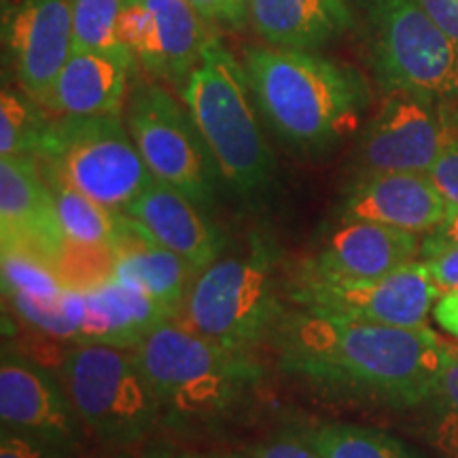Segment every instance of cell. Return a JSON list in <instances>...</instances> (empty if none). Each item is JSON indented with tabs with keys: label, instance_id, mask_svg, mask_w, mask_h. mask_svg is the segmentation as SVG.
Masks as SVG:
<instances>
[{
	"label": "cell",
	"instance_id": "cell-1",
	"mask_svg": "<svg viewBox=\"0 0 458 458\" xmlns=\"http://www.w3.org/2000/svg\"><path fill=\"white\" fill-rule=\"evenodd\" d=\"M278 368L323 397L405 410L431 401L448 342L428 327H391L284 310L270 342Z\"/></svg>",
	"mask_w": 458,
	"mask_h": 458
},
{
	"label": "cell",
	"instance_id": "cell-2",
	"mask_svg": "<svg viewBox=\"0 0 458 458\" xmlns=\"http://www.w3.org/2000/svg\"><path fill=\"white\" fill-rule=\"evenodd\" d=\"M246 79L257 111L297 153L329 151L351 136L369 106V89L354 68L303 49L246 45Z\"/></svg>",
	"mask_w": 458,
	"mask_h": 458
},
{
	"label": "cell",
	"instance_id": "cell-3",
	"mask_svg": "<svg viewBox=\"0 0 458 458\" xmlns=\"http://www.w3.org/2000/svg\"><path fill=\"white\" fill-rule=\"evenodd\" d=\"M162 408V425L199 431L221 425L266 377L255 352L232 351L164 320L134 348Z\"/></svg>",
	"mask_w": 458,
	"mask_h": 458
},
{
	"label": "cell",
	"instance_id": "cell-4",
	"mask_svg": "<svg viewBox=\"0 0 458 458\" xmlns=\"http://www.w3.org/2000/svg\"><path fill=\"white\" fill-rule=\"evenodd\" d=\"M221 181L244 199L272 185L276 159L259 123L242 62L213 37L181 89Z\"/></svg>",
	"mask_w": 458,
	"mask_h": 458
},
{
	"label": "cell",
	"instance_id": "cell-5",
	"mask_svg": "<svg viewBox=\"0 0 458 458\" xmlns=\"http://www.w3.org/2000/svg\"><path fill=\"white\" fill-rule=\"evenodd\" d=\"M274 266L270 240L253 236L249 250L221 255L196 274L172 320L219 346L255 352L284 314Z\"/></svg>",
	"mask_w": 458,
	"mask_h": 458
},
{
	"label": "cell",
	"instance_id": "cell-6",
	"mask_svg": "<svg viewBox=\"0 0 458 458\" xmlns=\"http://www.w3.org/2000/svg\"><path fill=\"white\" fill-rule=\"evenodd\" d=\"M57 376L85 428L102 444L134 445L162 425V408L134 348L72 344Z\"/></svg>",
	"mask_w": 458,
	"mask_h": 458
},
{
	"label": "cell",
	"instance_id": "cell-7",
	"mask_svg": "<svg viewBox=\"0 0 458 458\" xmlns=\"http://www.w3.org/2000/svg\"><path fill=\"white\" fill-rule=\"evenodd\" d=\"M37 159L41 168L114 213H125L153 181L122 113L54 114Z\"/></svg>",
	"mask_w": 458,
	"mask_h": 458
},
{
	"label": "cell",
	"instance_id": "cell-8",
	"mask_svg": "<svg viewBox=\"0 0 458 458\" xmlns=\"http://www.w3.org/2000/svg\"><path fill=\"white\" fill-rule=\"evenodd\" d=\"M371 28V57L385 89L458 100V43L416 0H359Z\"/></svg>",
	"mask_w": 458,
	"mask_h": 458
},
{
	"label": "cell",
	"instance_id": "cell-9",
	"mask_svg": "<svg viewBox=\"0 0 458 458\" xmlns=\"http://www.w3.org/2000/svg\"><path fill=\"white\" fill-rule=\"evenodd\" d=\"M125 123L151 174L210 210L221 176L185 102L159 81H136Z\"/></svg>",
	"mask_w": 458,
	"mask_h": 458
},
{
	"label": "cell",
	"instance_id": "cell-10",
	"mask_svg": "<svg viewBox=\"0 0 458 458\" xmlns=\"http://www.w3.org/2000/svg\"><path fill=\"white\" fill-rule=\"evenodd\" d=\"M284 295L300 310L320 317L391 325V327H427L428 314L433 312L435 301L442 297L420 259L377 278H291Z\"/></svg>",
	"mask_w": 458,
	"mask_h": 458
},
{
	"label": "cell",
	"instance_id": "cell-11",
	"mask_svg": "<svg viewBox=\"0 0 458 458\" xmlns=\"http://www.w3.org/2000/svg\"><path fill=\"white\" fill-rule=\"evenodd\" d=\"M452 102L386 89L357 147V179L385 172H431L452 134Z\"/></svg>",
	"mask_w": 458,
	"mask_h": 458
},
{
	"label": "cell",
	"instance_id": "cell-12",
	"mask_svg": "<svg viewBox=\"0 0 458 458\" xmlns=\"http://www.w3.org/2000/svg\"><path fill=\"white\" fill-rule=\"evenodd\" d=\"M208 21L189 0H123L119 37L159 83L185 88L210 38Z\"/></svg>",
	"mask_w": 458,
	"mask_h": 458
},
{
	"label": "cell",
	"instance_id": "cell-13",
	"mask_svg": "<svg viewBox=\"0 0 458 458\" xmlns=\"http://www.w3.org/2000/svg\"><path fill=\"white\" fill-rule=\"evenodd\" d=\"M72 3L15 0L3 4L4 60L20 89L45 108L72 55Z\"/></svg>",
	"mask_w": 458,
	"mask_h": 458
},
{
	"label": "cell",
	"instance_id": "cell-14",
	"mask_svg": "<svg viewBox=\"0 0 458 458\" xmlns=\"http://www.w3.org/2000/svg\"><path fill=\"white\" fill-rule=\"evenodd\" d=\"M0 420L4 431L30 435L68 452L83 442L85 425L60 376L15 352H3L0 363Z\"/></svg>",
	"mask_w": 458,
	"mask_h": 458
},
{
	"label": "cell",
	"instance_id": "cell-15",
	"mask_svg": "<svg viewBox=\"0 0 458 458\" xmlns=\"http://www.w3.org/2000/svg\"><path fill=\"white\" fill-rule=\"evenodd\" d=\"M422 240L371 221L340 219L320 240L314 253L301 261L293 278L303 280H365L386 276L420 259Z\"/></svg>",
	"mask_w": 458,
	"mask_h": 458
},
{
	"label": "cell",
	"instance_id": "cell-16",
	"mask_svg": "<svg viewBox=\"0 0 458 458\" xmlns=\"http://www.w3.org/2000/svg\"><path fill=\"white\" fill-rule=\"evenodd\" d=\"M450 206L427 172H385L354 179L337 219L371 221L428 236L448 219Z\"/></svg>",
	"mask_w": 458,
	"mask_h": 458
},
{
	"label": "cell",
	"instance_id": "cell-17",
	"mask_svg": "<svg viewBox=\"0 0 458 458\" xmlns=\"http://www.w3.org/2000/svg\"><path fill=\"white\" fill-rule=\"evenodd\" d=\"M3 249H30L51 259L64 242L54 196L37 157H0Z\"/></svg>",
	"mask_w": 458,
	"mask_h": 458
},
{
	"label": "cell",
	"instance_id": "cell-18",
	"mask_svg": "<svg viewBox=\"0 0 458 458\" xmlns=\"http://www.w3.org/2000/svg\"><path fill=\"white\" fill-rule=\"evenodd\" d=\"M125 215L139 221L159 244L181 255L196 272L219 259L225 250V236L206 219V210L156 176L125 208Z\"/></svg>",
	"mask_w": 458,
	"mask_h": 458
},
{
	"label": "cell",
	"instance_id": "cell-19",
	"mask_svg": "<svg viewBox=\"0 0 458 458\" xmlns=\"http://www.w3.org/2000/svg\"><path fill=\"white\" fill-rule=\"evenodd\" d=\"M134 54L128 47L111 51H72L64 71L57 77L47 111L51 114L122 113L128 94Z\"/></svg>",
	"mask_w": 458,
	"mask_h": 458
},
{
	"label": "cell",
	"instance_id": "cell-20",
	"mask_svg": "<svg viewBox=\"0 0 458 458\" xmlns=\"http://www.w3.org/2000/svg\"><path fill=\"white\" fill-rule=\"evenodd\" d=\"M172 312L157 301L139 280L114 274L108 283L85 291V318L79 342H100L136 348L148 331Z\"/></svg>",
	"mask_w": 458,
	"mask_h": 458
},
{
	"label": "cell",
	"instance_id": "cell-21",
	"mask_svg": "<svg viewBox=\"0 0 458 458\" xmlns=\"http://www.w3.org/2000/svg\"><path fill=\"white\" fill-rule=\"evenodd\" d=\"M249 26L266 45L314 51L352 28L346 0H250Z\"/></svg>",
	"mask_w": 458,
	"mask_h": 458
},
{
	"label": "cell",
	"instance_id": "cell-22",
	"mask_svg": "<svg viewBox=\"0 0 458 458\" xmlns=\"http://www.w3.org/2000/svg\"><path fill=\"white\" fill-rule=\"evenodd\" d=\"M113 246L117 250V274L139 280L174 317L198 272L125 213L123 229Z\"/></svg>",
	"mask_w": 458,
	"mask_h": 458
},
{
	"label": "cell",
	"instance_id": "cell-23",
	"mask_svg": "<svg viewBox=\"0 0 458 458\" xmlns=\"http://www.w3.org/2000/svg\"><path fill=\"white\" fill-rule=\"evenodd\" d=\"M323 458H422L391 433L352 422H308L295 427Z\"/></svg>",
	"mask_w": 458,
	"mask_h": 458
},
{
	"label": "cell",
	"instance_id": "cell-24",
	"mask_svg": "<svg viewBox=\"0 0 458 458\" xmlns=\"http://www.w3.org/2000/svg\"><path fill=\"white\" fill-rule=\"evenodd\" d=\"M41 170L51 189V196H54L57 221H60L62 232L68 240L100 244L117 242L123 229V213H114L85 193L77 191L54 172L45 168Z\"/></svg>",
	"mask_w": 458,
	"mask_h": 458
},
{
	"label": "cell",
	"instance_id": "cell-25",
	"mask_svg": "<svg viewBox=\"0 0 458 458\" xmlns=\"http://www.w3.org/2000/svg\"><path fill=\"white\" fill-rule=\"evenodd\" d=\"M54 114L24 89L3 85L0 94V157L32 156L41 151Z\"/></svg>",
	"mask_w": 458,
	"mask_h": 458
},
{
	"label": "cell",
	"instance_id": "cell-26",
	"mask_svg": "<svg viewBox=\"0 0 458 458\" xmlns=\"http://www.w3.org/2000/svg\"><path fill=\"white\" fill-rule=\"evenodd\" d=\"M54 270L64 289H96L117 274V250L113 244L64 238L54 257Z\"/></svg>",
	"mask_w": 458,
	"mask_h": 458
},
{
	"label": "cell",
	"instance_id": "cell-27",
	"mask_svg": "<svg viewBox=\"0 0 458 458\" xmlns=\"http://www.w3.org/2000/svg\"><path fill=\"white\" fill-rule=\"evenodd\" d=\"M4 295H26L41 301H54L64 286L54 270V263L30 249H3Z\"/></svg>",
	"mask_w": 458,
	"mask_h": 458
},
{
	"label": "cell",
	"instance_id": "cell-28",
	"mask_svg": "<svg viewBox=\"0 0 458 458\" xmlns=\"http://www.w3.org/2000/svg\"><path fill=\"white\" fill-rule=\"evenodd\" d=\"M123 0H74L72 51H111L125 45L119 37Z\"/></svg>",
	"mask_w": 458,
	"mask_h": 458
},
{
	"label": "cell",
	"instance_id": "cell-29",
	"mask_svg": "<svg viewBox=\"0 0 458 458\" xmlns=\"http://www.w3.org/2000/svg\"><path fill=\"white\" fill-rule=\"evenodd\" d=\"M428 403L433 405L428 427L433 445L444 458H458V344L448 342L437 391Z\"/></svg>",
	"mask_w": 458,
	"mask_h": 458
},
{
	"label": "cell",
	"instance_id": "cell-30",
	"mask_svg": "<svg viewBox=\"0 0 458 458\" xmlns=\"http://www.w3.org/2000/svg\"><path fill=\"white\" fill-rule=\"evenodd\" d=\"M420 261L425 263L428 278L439 295L458 289V242L425 236Z\"/></svg>",
	"mask_w": 458,
	"mask_h": 458
},
{
	"label": "cell",
	"instance_id": "cell-31",
	"mask_svg": "<svg viewBox=\"0 0 458 458\" xmlns=\"http://www.w3.org/2000/svg\"><path fill=\"white\" fill-rule=\"evenodd\" d=\"M225 458H323L308 444L297 428H286L272 437L257 442L238 452L223 454Z\"/></svg>",
	"mask_w": 458,
	"mask_h": 458
},
{
	"label": "cell",
	"instance_id": "cell-32",
	"mask_svg": "<svg viewBox=\"0 0 458 458\" xmlns=\"http://www.w3.org/2000/svg\"><path fill=\"white\" fill-rule=\"evenodd\" d=\"M435 185L448 202L450 210H458V100L452 102V134L428 172Z\"/></svg>",
	"mask_w": 458,
	"mask_h": 458
},
{
	"label": "cell",
	"instance_id": "cell-33",
	"mask_svg": "<svg viewBox=\"0 0 458 458\" xmlns=\"http://www.w3.org/2000/svg\"><path fill=\"white\" fill-rule=\"evenodd\" d=\"M210 26L240 30L249 24L250 0H189Z\"/></svg>",
	"mask_w": 458,
	"mask_h": 458
},
{
	"label": "cell",
	"instance_id": "cell-34",
	"mask_svg": "<svg viewBox=\"0 0 458 458\" xmlns=\"http://www.w3.org/2000/svg\"><path fill=\"white\" fill-rule=\"evenodd\" d=\"M71 454L72 452L60 445L30 437V435L4 431V428L0 435V458H71Z\"/></svg>",
	"mask_w": 458,
	"mask_h": 458
},
{
	"label": "cell",
	"instance_id": "cell-35",
	"mask_svg": "<svg viewBox=\"0 0 458 458\" xmlns=\"http://www.w3.org/2000/svg\"><path fill=\"white\" fill-rule=\"evenodd\" d=\"M431 20L458 43V0H416Z\"/></svg>",
	"mask_w": 458,
	"mask_h": 458
},
{
	"label": "cell",
	"instance_id": "cell-36",
	"mask_svg": "<svg viewBox=\"0 0 458 458\" xmlns=\"http://www.w3.org/2000/svg\"><path fill=\"white\" fill-rule=\"evenodd\" d=\"M433 318L444 331L450 335L458 337V289L444 293L435 301L433 306Z\"/></svg>",
	"mask_w": 458,
	"mask_h": 458
},
{
	"label": "cell",
	"instance_id": "cell-37",
	"mask_svg": "<svg viewBox=\"0 0 458 458\" xmlns=\"http://www.w3.org/2000/svg\"><path fill=\"white\" fill-rule=\"evenodd\" d=\"M428 236L448 240V242H458V210H450L448 219L442 223V227H439L437 232L428 233Z\"/></svg>",
	"mask_w": 458,
	"mask_h": 458
},
{
	"label": "cell",
	"instance_id": "cell-38",
	"mask_svg": "<svg viewBox=\"0 0 458 458\" xmlns=\"http://www.w3.org/2000/svg\"><path fill=\"white\" fill-rule=\"evenodd\" d=\"M119 458H225V456H199V454H189V452H174V450H148L140 452L134 456H119Z\"/></svg>",
	"mask_w": 458,
	"mask_h": 458
},
{
	"label": "cell",
	"instance_id": "cell-39",
	"mask_svg": "<svg viewBox=\"0 0 458 458\" xmlns=\"http://www.w3.org/2000/svg\"><path fill=\"white\" fill-rule=\"evenodd\" d=\"M7 3H15V0H3V4H7Z\"/></svg>",
	"mask_w": 458,
	"mask_h": 458
}]
</instances>
